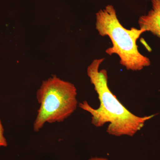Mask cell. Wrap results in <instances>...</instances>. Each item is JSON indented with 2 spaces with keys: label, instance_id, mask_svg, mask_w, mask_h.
Returning a JSON list of instances; mask_svg holds the SVG:
<instances>
[{
  "label": "cell",
  "instance_id": "obj_1",
  "mask_svg": "<svg viewBox=\"0 0 160 160\" xmlns=\"http://www.w3.org/2000/svg\"><path fill=\"white\" fill-rule=\"evenodd\" d=\"M104 58L94 60L87 68V75L94 87L100 101L99 107L92 108L86 101L79 104L83 110L91 115L92 123L96 127H102L109 123L107 132L110 135L132 137L143 128L146 121L155 115L137 116L132 113L112 93L108 85V75L106 69L99 70Z\"/></svg>",
  "mask_w": 160,
  "mask_h": 160
},
{
  "label": "cell",
  "instance_id": "obj_2",
  "mask_svg": "<svg viewBox=\"0 0 160 160\" xmlns=\"http://www.w3.org/2000/svg\"><path fill=\"white\" fill-rule=\"evenodd\" d=\"M96 29L101 36L109 37L111 40L112 46L106 49V53L118 55L120 64L127 70L140 71L150 66V59L141 54L137 44L138 39L145 31L123 27L113 6H107L96 13Z\"/></svg>",
  "mask_w": 160,
  "mask_h": 160
},
{
  "label": "cell",
  "instance_id": "obj_3",
  "mask_svg": "<svg viewBox=\"0 0 160 160\" xmlns=\"http://www.w3.org/2000/svg\"><path fill=\"white\" fill-rule=\"evenodd\" d=\"M77 92L72 83L56 76L43 81L37 92L40 104L33 130L40 131L46 123L61 122L71 115L78 106Z\"/></svg>",
  "mask_w": 160,
  "mask_h": 160
},
{
  "label": "cell",
  "instance_id": "obj_4",
  "mask_svg": "<svg viewBox=\"0 0 160 160\" xmlns=\"http://www.w3.org/2000/svg\"><path fill=\"white\" fill-rule=\"evenodd\" d=\"M151 10L139 19L140 29L160 38V0H151Z\"/></svg>",
  "mask_w": 160,
  "mask_h": 160
},
{
  "label": "cell",
  "instance_id": "obj_5",
  "mask_svg": "<svg viewBox=\"0 0 160 160\" xmlns=\"http://www.w3.org/2000/svg\"><path fill=\"white\" fill-rule=\"evenodd\" d=\"M4 129L0 119V147H6L7 146V141L4 136Z\"/></svg>",
  "mask_w": 160,
  "mask_h": 160
},
{
  "label": "cell",
  "instance_id": "obj_6",
  "mask_svg": "<svg viewBox=\"0 0 160 160\" xmlns=\"http://www.w3.org/2000/svg\"><path fill=\"white\" fill-rule=\"evenodd\" d=\"M88 160H108L107 159L105 158H98V157H94L92 158H91L89 159Z\"/></svg>",
  "mask_w": 160,
  "mask_h": 160
}]
</instances>
